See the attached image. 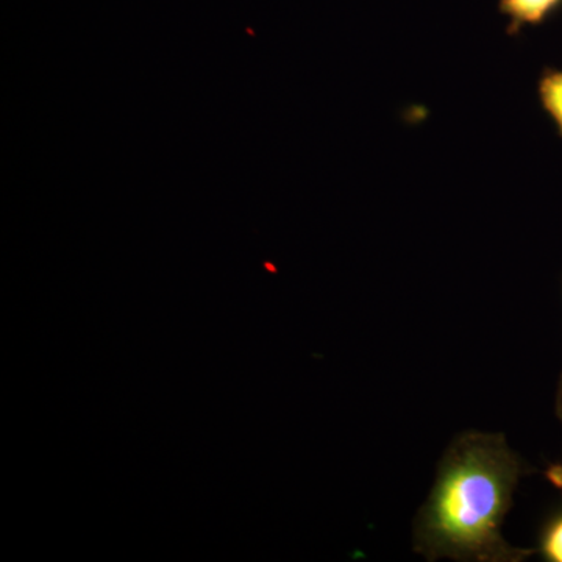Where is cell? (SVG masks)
Listing matches in <instances>:
<instances>
[{"instance_id":"6da1fadb","label":"cell","mask_w":562,"mask_h":562,"mask_svg":"<svg viewBox=\"0 0 562 562\" xmlns=\"http://www.w3.org/2000/svg\"><path fill=\"white\" fill-rule=\"evenodd\" d=\"M528 472L502 432L457 436L414 522V552L428 561L527 560L535 550L513 547L503 538L502 525L517 484Z\"/></svg>"},{"instance_id":"7a4b0ae2","label":"cell","mask_w":562,"mask_h":562,"mask_svg":"<svg viewBox=\"0 0 562 562\" xmlns=\"http://www.w3.org/2000/svg\"><path fill=\"white\" fill-rule=\"evenodd\" d=\"M562 9V0H498V11L508 18L506 33L517 36L525 27H538Z\"/></svg>"},{"instance_id":"5b68a950","label":"cell","mask_w":562,"mask_h":562,"mask_svg":"<svg viewBox=\"0 0 562 562\" xmlns=\"http://www.w3.org/2000/svg\"><path fill=\"white\" fill-rule=\"evenodd\" d=\"M557 416L558 419H560L562 425V372L560 375V382H558V390H557Z\"/></svg>"},{"instance_id":"3957f363","label":"cell","mask_w":562,"mask_h":562,"mask_svg":"<svg viewBox=\"0 0 562 562\" xmlns=\"http://www.w3.org/2000/svg\"><path fill=\"white\" fill-rule=\"evenodd\" d=\"M539 102L550 120L557 125L562 138V70L546 68L538 81Z\"/></svg>"},{"instance_id":"277c9868","label":"cell","mask_w":562,"mask_h":562,"mask_svg":"<svg viewBox=\"0 0 562 562\" xmlns=\"http://www.w3.org/2000/svg\"><path fill=\"white\" fill-rule=\"evenodd\" d=\"M541 552L546 560L562 562V513L547 524L541 538Z\"/></svg>"}]
</instances>
